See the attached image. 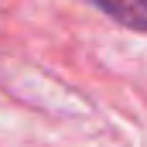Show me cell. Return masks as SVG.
<instances>
[{
    "label": "cell",
    "instance_id": "obj_1",
    "mask_svg": "<svg viewBox=\"0 0 147 147\" xmlns=\"http://www.w3.org/2000/svg\"><path fill=\"white\" fill-rule=\"evenodd\" d=\"M103 14H110L113 21H120L123 28H134V31H147V3H99Z\"/></svg>",
    "mask_w": 147,
    "mask_h": 147
}]
</instances>
